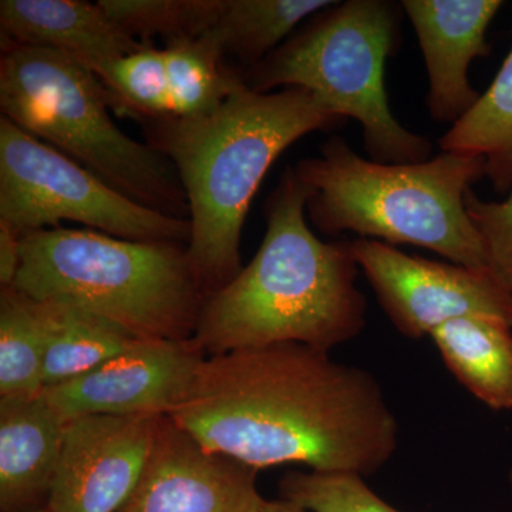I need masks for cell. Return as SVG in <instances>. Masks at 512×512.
Returning <instances> with one entry per match:
<instances>
[{
	"mask_svg": "<svg viewBox=\"0 0 512 512\" xmlns=\"http://www.w3.org/2000/svg\"><path fill=\"white\" fill-rule=\"evenodd\" d=\"M168 417L256 471L301 464L365 477L399 447V421L376 377L298 343L205 357Z\"/></svg>",
	"mask_w": 512,
	"mask_h": 512,
	"instance_id": "1",
	"label": "cell"
},
{
	"mask_svg": "<svg viewBox=\"0 0 512 512\" xmlns=\"http://www.w3.org/2000/svg\"><path fill=\"white\" fill-rule=\"evenodd\" d=\"M309 190L288 167L265 204L252 261L205 298L194 339L208 356L298 343L330 352L366 328L352 244L325 242L306 222Z\"/></svg>",
	"mask_w": 512,
	"mask_h": 512,
	"instance_id": "2",
	"label": "cell"
},
{
	"mask_svg": "<svg viewBox=\"0 0 512 512\" xmlns=\"http://www.w3.org/2000/svg\"><path fill=\"white\" fill-rule=\"evenodd\" d=\"M342 121L308 90L258 93L244 80L211 113L151 123L150 144L174 165L187 197V255L205 295L244 268L242 228L276 158L299 138Z\"/></svg>",
	"mask_w": 512,
	"mask_h": 512,
	"instance_id": "3",
	"label": "cell"
},
{
	"mask_svg": "<svg viewBox=\"0 0 512 512\" xmlns=\"http://www.w3.org/2000/svg\"><path fill=\"white\" fill-rule=\"evenodd\" d=\"M309 190L306 214L323 234L429 249L451 264L488 268L466 208L467 192L485 177L483 158L441 151L421 163L383 164L332 137L318 157L295 167Z\"/></svg>",
	"mask_w": 512,
	"mask_h": 512,
	"instance_id": "4",
	"label": "cell"
},
{
	"mask_svg": "<svg viewBox=\"0 0 512 512\" xmlns=\"http://www.w3.org/2000/svg\"><path fill=\"white\" fill-rule=\"evenodd\" d=\"M20 248L10 288L92 313L137 339L194 338L207 295L192 272L187 245L59 227L25 235Z\"/></svg>",
	"mask_w": 512,
	"mask_h": 512,
	"instance_id": "5",
	"label": "cell"
},
{
	"mask_svg": "<svg viewBox=\"0 0 512 512\" xmlns=\"http://www.w3.org/2000/svg\"><path fill=\"white\" fill-rule=\"evenodd\" d=\"M2 116L55 147L130 200L188 220L187 197L171 161L111 120L96 74L70 57L2 40Z\"/></svg>",
	"mask_w": 512,
	"mask_h": 512,
	"instance_id": "6",
	"label": "cell"
},
{
	"mask_svg": "<svg viewBox=\"0 0 512 512\" xmlns=\"http://www.w3.org/2000/svg\"><path fill=\"white\" fill-rule=\"evenodd\" d=\"M399 43V6L386 0L335 2L261 63L245 72L249 89H305L340 119L362 126L370 160H430L431 143L390 110L384 66Z\"/></svg>",
	"mask_w": 512,
	"mask_h": 512,
	"instance_id": "7",
	"label": "cell"
},
{
	"mask_svg": "<svg viewBox=\"0 0 512 512\" xmlns=\"http://www.w3.org/2000/svg\"><path fill=\"white\" fill-rule=\"evenodd\" d=\"M72 221L111 237L187 245L190 221L144 207L2 116L0 224L19 237Z\"/></svg>",
	"mask_w": 512,
	"mask_h": 512,
	"instance_id": "8",
	"label": "cell"
},
{
	"mask_svg": "<svg viewBox=\"0 0 512 512\" xmlns=\"http://www.w3.org/2000/svg\"><path fill=\"white\" fill-rule=\"evenodd\" d=\"M360 271L394 328L420 340L451 320L487 316L512 326V292L490 268L431 261L375 241H350Z\"/></svg>",
	"mask_w": 512,
	"mask_h": 512,
	"instance_id": "9",
	"label": "cell"
},
{
	"mask_svg": "<svg viewBox=\"0 0 512 512\" xmlns=\"http://www.w3.org/2000/svg\"><path fill=\"white\" fill-rule=\"evenodd\" d=\"M205 357L194 339H136L92 372L42 393L66 421L93 414L170 416Z\"/></svg>",
	"mask_w": 512,
	"mask_h": 512,
	"instance_id": "10",
	"label": "cell"
},
{
	"mask_svg": "<svg viewBox=\"0 0 512 512\" xmlns=\"http://www.w3.org/2000/svg\"><path fill=\"white\" fill-rule=\"evenodd\" d=\"M163 417L93 414L67 421L46 507L119 512L143 476Z\"/></svg>",
	"mask_w": 512,
	"mask_h": 512,
	"instance_id": "11",
	"label": "cell"
},
{
	"mask_svg": "<svg viewBox=\"0 0 512 512\" xmlns=\"http://www.w3.org/2000/svg\"><path fill=\"white\" fill-rule=\"evenodd\" d=\"M258 471L198 443L171 417L158 424L136 490L119 512H258Z\"/></svg>",
	"mask_w": 512,
	"mask_h": 512,
	"instance_id": "12",
	"label": "cell"
},
{
	"mask_svg": "<svg viewBox=\"0 0 512 512\" xmlns=\"http://www.w3.org/2000/svg\"><path fill=\"white\" fill-rule=\"evenodd\" d=\"M429 77L427 107L431 120L457 123L480 94L471 87L468 67L490 55L487 32L501 0H403Z\"/></svg>",
	"mask_w": 512,
	"mask_h": 512,
	"instance_id": "13",
	"label": "cell"
},
{
	"mask_svg": "<svg viewBox=\"0 0 512 512\" xmlns=\"http://www.w3.org/2000/svg\"><path fill=\"white\" fill-rule=\"evenodd\" d=\"M0 35L70 57L99 80L121 57L147 46L127 35L99 2L83 0H2Z\"/></svg>",
	"mask_w": 512,
	"mask_h": 512,
	"instance_id": "14",
	"label": "cell"
},
{
	"mask_svg": "<svg viewBox=\"0 0 512 512\" xmlns=\"http://www.w3.org/2000/svg\"><path fill=\"white\" fill-rule=\"evenodd\" d=\"M66 427L43 393L0 397V511L46 507Z\"/></svg>",
	"mask_w": 512,
	"mask_h": 512,
	"instance_id": "15",
	"label": "cell"
},
{
	"mask_svg": "<svg viewBox=\"0 0 512 512\" xmlns=\"http://www.w3.org/2000/svg\"><path fill=\"white\" fill-rule=\"evenodd\" d=\"M444 365L485 406L512 410V326L487 316L451 320L430 335Z\"/></svg>",
	"mask_w": 512,
	"mask_h": 512,
	"instance_id": "16",
	"label": "cell"
},
{
	"mask_svg": "<svg viewBox=\"0 0 512 512\" xmlns=\"http://www.w3.org/2000/svg\"><path fill=\"white\" fill-rule=\"evenodd\" d=\"M441 151L483 158L495 192L512 188V49L487 92L439 141Z\"/></svg>",
	"mask_w": 512,
	"mask_h": 512,
	"instance_id": "17",
	"label": "cell"
},
{
	"mask_svg": "<svg viewBox=\"0 0 512 512\" xmlns=\"http://www.w3.org/2000/svg\"><path fill=\"white\" fill-rule=\"evenodd\" d=\"M40 302V301H39ZM47 319L43 386L52 387L92 372L137 338L92 313L42 302Z\"/></svg>",
	"mask_w": 512,
	"mask_h": 512,
	"instance_id": "18",
	"label": "cell"
},
{
	"mask_svg": "<svg viewBox=\"0 0 512 512\" xmlns=\"http://www.w3.org/2000/svg\"><path fill=\"white\" fill-rule=\"evenodd\" d=\"M171 94V120L191 119L217 109L244 82L225 62L214 30L164 47Z\"/></svg>",
	"mask_w": 512,
	"mask_h": 512,
	"instance_id": "19",
	"label": "cell"
},
{
	"mask_svg": "<svg viewBox=\"0 0 512 512\" xmlns=\"http://www.w3.org/2000/svg\"><path fill=\"white\" fill-rule=\"evenodd\" d=\"M335 2L329 0H227L214 32L225 56L247 70L265 60L309 16Z\"/></svg>",
	"mask_w": 512,
	"mask_h": 512,
	"instance_id": "20",
	"label": "cell"
},
{
	"mask_svg": "<svg viewBox=\"0 0 512 512\" xmlns=\"http://www.w3.org/2000/svg\"><path fill=\"white\" fill-rule=\"evenodd\" d=\"M45 305L15 288L0 291V397L42 393Z\"/></svg>",
	"mask_w": 512,
	"mask_h": 512,
	"instance_id": "21",
	"label": "cell"
},
{
	"mask_svg": "<svg viewBox=\"0 0 512 512\" xmlns=\"http://www.w3.org/2000/svg\"><path fill=\"white\" fill-rule=\"evenodd\" d=\"M227 0H100L104 12L143 45L192 39L217 26Z\"/></svg>",
	"mask_w": 512,
	"mask_h": 512,
	"instance_id": "22",
	"label": "cell"
},
{
	"mask_svg": "<svg viewBox=\"0 0 512 512\" xmlns=\"http://www.w3.org/2000/svg\"><path fill=\"white\" fill-rule=\"evenodd\" d=\"M116 113L148 123L170 121L171 94L164 49L146 46L121 57L100 80Z\"/></svg>",
	"mask_w": 512,
	"mask_h": 512,
	"instance_id": "23",
	"label": "cell"
},
{
	"mask_svg": "<svg viewBox=\"0 0 512 512\" xmlns=\"http://www.w3.org/2000/svg\"><path fill=\"white\" fill-rule=\"evenodd\" d=\"M279 497L311 512H402L387 504L356 473L293 471L279 481Z\"/></svg>",
	"mask_w": 512,
	"mask_h": 512,
	"instance_id": "24",
	"label": "cell"
},
{
	"mask_svg": "<svg viewBox=\"0 0 512 512\" xmlns=\"http://www.w3.org/2000/svg\"><path fill=\"white\" fill-rule=\"evenodd\" d=\"M466 208L483 241L488 268L512 292V188L500 202L483 201L470 190Z\"/></svg>",
	"mask_w": 512,
	"mask_h": 512,
	"instance_id": "25",
	"label": "cell"
},
{
	"mask_svg": "<svg viewBox=\"0 0 512 512\" xmlns=\"http://www.w3.org/2000/svg\"><path fill=\"white\" fill-rule=\"evenodd\" d=\"M22 237L0 224V285L10 288L18 275L22 259Z\"/></svg>",
	"mask_w": 512,
	"mask_h": 512,
	"instance_id": "26",
	"label": "cell"
},
{
	"mask_svg": "<svg viewBox=\"0 0 512 512\" xmlns=\"http://www.w3.org/2000/svg\"><path fill=\"white\" fill-rule=\"evenodd\" d=\"M258 512H311L301 505L292 503L279 497L278 500H264Z\"/></svg>",
	"mask_w": 512,
	"mask_h": 512,
	"instance_id": "27",
	"label": "cell"
},
{
	"mask_svg": "<svg viewBox=\"0 0 512 512\" xmlns=\"http://www.w3.org/2000/svg\"><path fill=\"white\" fill-rule=\"evenodd\" d=\"M30 512H52L47 507L39 508V510L30 511Z\"/></svg>",
	"mask_w": 512,
	"mask_h": 512,
	"instance_id": "28",
	"label": "cell"
},
{
	"mask_svg": "<svg viewBox=\"0 0 512 512\" xmlns=\"http://www.w3.org/2000/svg\"><path fill=\"white\" fill-rule=\"evenodd\" d=\"M510 480H511V484H512V471H511V474H510Z\"/></svg>",
	"mask_w": 512,
	"mask_h": 512,
	"instance_id": "29",
	"label": "cell"
}]
</instances>
